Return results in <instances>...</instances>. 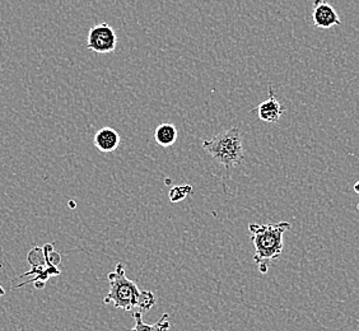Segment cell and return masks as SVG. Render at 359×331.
<instances>
[{"label": "cell", "mask_w": 359, "mask_h": 331, "mask_svg": "<svg viewBox=\"0 0 359 331\" xmlns=\"http://www.w3.org/2000/svg\"><path fill=\"white\" fill-rule=\"evenodd\" d=\"M357 210H358V213H359V204H358V205H357Z\"/></svg>", "instance_id": "13"}, {"label": "cell", "mask_w": 359, "mask_h": 331, "mask_svg": "<svg viewBox=\"0 0 359 331\" xmlns=\"http://www.w3.org/2000/svg\"><path fill=\"white\" fill-rule=\"evenodd\" d=\"M120 135L118 131L109 126L101 128L100 130L97 131L93 138V143L95 147L100 152L111 153L116 151L120 145Z\"/></svg>", "instance_id": "7"}, {"label": "cell", "mask_w": 359, "mask_h": 331, "mask_svg": "<svg viewBox=\"0 0 359 331\" xmlns=\"http://www.w3.org/2000/svg\"><path fill=\"white\" fill-rule=\"evenodd\" d=\"M354 191H355L357 194H359V180L357 181V182H355V184H354Z\"/></svg>", "instance_id": "11"}, {"label": "cell", "mask_w": 359, "mask_h": 331, "mask_svg": "<svg viewBox=\"0 0 359 331\" xmlns=\"http://www.w3.org/2000/svg\"><path fill=\"white\" fill-rule=\"evenodd\" d=\"M290 222H279L273 224H250L251 240L255 246L254 262L262 273L268 271V262L276 260L283 251V236L290 231Z\"/></svg>", "instance_id": "2"}, {"label": "cell", "mask_w": 359, "mask_h": 331, "mask_svg": "<svg viewBox=\"0 0 359 331\" xmlns=\"http://www.w3.org/2000/svg\"><path fill=\"white\" fill-rule=\"evenodd\" d=\"M109 295L104 297V304H114L116 310H138L144 313L156 304V296L151 290H139L138 285L125 276V266L118 262L115 270L107 276Z\"/></svg>", "instance_id": "1"}, {"label": "cell", "mask_w": 359, "mask_h": 331, "mask_svg": "<svg viewBox=\"0 0 359 331\" xmlns=\"http://www.w3.org/2000/svg\"><path fill=\"white\" fill-rule=\"evenodd\" d=\"M312 21L316 27L325 29L341 25L337 11L325 0H315Z\"/></svg>", "instance_id": "5"}, {"label": "cell", "mask_w": 359, "mask_h": 331, "mask_svg": "<svg viewBox=\"0 0 359 331\" xmlns=\"http://www.w3.org/2000/svg\"><path fill=\"white\" fill-rule=\"evenodd\" d=\"M193 187L185 185V187H175L171 189V191L168 194L170 201L172 203H177V201H184L189 194L191 193Z\"/></svg>", "instance_id": "10"}, {"label": "cell", "mask_w": 359, "mask_h": 331, "mask_svg": "<svg viewBox=\"0 0 359 331\" xmlns=\"http://www.w3.org/2000/svg\"><path fill=\"white\" fill-rule=\"evenodd\" d=\"M133 318L135 321V326L133 327L132 330L129 331H168L170 326H171L168 313H163L162 318H159L157 323L152 325L145 324L143 321V313L139 312V311L133 312Z\"/></svg>", "instance_id": "9"}, {"label": "cell", "mask_w": 359, "mask_h": 331, "mask_svg": "<svg viewBox=\"0 0 359 331\" xmlns=\"http://www.w3.org/2000/svg\"><path fill=\"white\" fill-rule=\"evenodd\" d=\"M177 138H179L177 128L170 123L159 124L154 131V140L162 148L172 147L176 143Z\"/></svg>", "instance_id": "8"}, {"label": "cell", "mask_w": 359, "mask_h": 331, "mask_svg": "<svg viewBox=\"0 0 359 331\" xmlns=\"http://www.w3.org/2000/svg\"><path fill=\"white\" fill-rule=\"evenodd\" d=\"M201 144L204 151L224 168L241 166L245 161L242 131L238 126L222 131L210 140H203Z\"/></svg>", "instance_id": "3"}, {"label": "cell", "mask_w": 359, "mask_h": 331, "mask_svg": "<svg viewBox=\"0 0 359 331\" xmlns=\"http://www.w3.org/2000/svg\"><path fill=\"white\" fill-rule=\"evenodd\" d=\"M6 295V290H4V288L0 285V297L4 296Z\"/></svg>", "instance_id": "12"}, {"label": "cell", "mask_w": 359, "mask_h": 331, "mask_svg": "<svg viewBox=\"0 0 359 331\" xmlns=\"http://www.w3.org/2000/svg\"><path fill=\"white\" fill-rule=\"evenodd\" d=\"M256 112L259 115V119L264 123L274 124L276 121H279V119L282 118L284 106L278 101L274 92L270 88L269 98L257 106Z\"/></svg>", "instance_id": "6"}, {"label": "cell", "mask_w": 359, "mask_h": 331, "mask_svg": "<svg viewBox=\"0 0 359 331\" xmlns=\"http://www.w3.org/2000/svg\"><path fill=\"white\" fill-rule=\"evenodd\" d=\"M118 46V35L107 23L92 26L87 37V48L97 54H110Z\"/></svg>", "instance_id": "4"}]
</instances>
